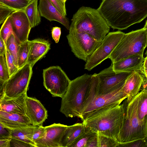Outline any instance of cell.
<instances>
[{"label":"cell","instance_id":"obj_3","mask_svg":"<svg viewBox=\"0 0 147 147\" xmlns=\"http://www.w3.org/2000/svg\"><path fill=\"white\" fill-rule=\"evenodd\" d=\"M92 76L84 74L71 80L61 98L60 109L66 117H80L91 88Z\"/></svg>","mask_w":147,"mask_h":147},{"label":"cell","instance_id":"obj_4","mask_svg":"<svg viewBox=\"0 0 147 147\" xmlns=\"http://www.w3.org/2000/svg\"><path fill=\"white\" fill-rule=\"evenodd\" d=\"M69 32H84L98 41L109 32L110 27L97 9L82 6L74 14Z\"/></svg>","mask_w":147,"mask_h":147},{"label":"cell","instance_id":"obj_39","mask_svg":"<svg viewBox=\"0 0 147 147\" xmlns=\"http://www.w3.org/2000/svg\"><path fill=\"white\" fill-rule=\"evenodd\" d=\"M11 147H32V145L22 140L11 138L10 141Z\"/></svg>","mask_w":147,"mask_h":147},{"label":"cell","instance_id":"obj_44","mask_svg":"<svg viewBox=\"0 0 147 147\" xmlns=\"http://www.w3.org/2000/svg\"><path fill=\"white\" fill-rule=\"evenodd\" d=\"M144 58V60L142 67V74L147 79V55Z\"/></svg>","mask_w":147,"mask_h":147},{"label":"cell","instance_id":"obj_19","mask_svg":"<svg viewBox=\"0 0 147 147\" xmlns=\"http://www.w3.org/2000/svg\"><path fill=\"white\" fill-rule=\"evenodd\" d=\"M50 49V44L45 40L38 38L30 40V49L27 64L33 67L39 60L42 58Z\"/></svg>","mask_w":147,"mask_h":147},{"label":"cell","instance_id":"obj_45","mask_svg":"<svg viewBox=\"0 0 147 147\" xmlns=\"http://www.w3.org/2000/svg\"><path fill=\"white\" fill-rule=\"evenodd\" d=\"M140 90L147 91V79L145 76L140 88Z\"/></svg>","mask_w":147,"mask_h":147},{"label":"cell","instance_id":"obj_48","mask_svg":"<svg viewBox=\"0 0 147 147\" xmlns=\"http://www.w3.org/2000/svg\"><path fill=\"white\" fill-rule=\"evenodd\" d=\"M63 2L65 3L67 0H62Z\"/></svg>","mask_w":147,"mask_h":147},{"label":"cell","instance_id":"obj_33","mask_svg":"<svg viewBox=\"0 0 147 147\" xmlns=\"http://www.w3.org/2000/svg\"><path fill=\"white\" fill-rule=\"evenodd\" d=\"M98 134L99 147H117L118 142L115 140Z\"/></svg>","mask_w":147,"mask_h":147},{"label":"cell","instance_id":"obj_36","mask_svg":"<svg viewBox=\"0 0 147 147\" xmlns=\"http://www.w3.org/2000/svg\"><path fill=\"white\" fill-rule=\"evenodd\" d=\"M46 131L45 127H43L42 125L37 126L32 137V141L35 144L37 141L44 137Z\"/></svg>","mask_w":147,"mask_h":147},{"label":"cell","instance_id":"obj_35","mask_svg":"<svg viewBox=\"0 0 147 147\" xmlns=\"http://www.w3.org/2000/svg\"><path fill=\"white\" fill-rule=\"evenodd\" d=\"M6 57L10 76L16 72L19 68L15 64L13 58L6 49Z\"/></svg>","mask_w":147,"mask_h":147},{"label":"cell","instance_id":"obj_25","mask_svg":"<svg viewBox=\"0 0 147 147\" xmlns=\"http://www.w3.org/2000/svg\"><path fill=\"white\" fill-rule=\"evenodd\" d=\"M137 115L141 121L147 122V91L142 90L136 95Z\"/></svg>","mask_w":147,"mask_h":147},{"label":"cell","instance_id":"obj_29","mask_svg":"<svg viewBox=\"0 0 147 147\" xmlns=\"http://www.w3.org/2000/svg\"><path fill=\"white\" fill-rule=\"evenodd\" d=\"M13 32L11 24V14L9 15L2 25L0 30V36L1 37L5 43L8 38Z\"/></svg>","mask_w":147,"mask_h":147},{"label":"cell","instance_id":"obj_12","mask_svg":"<svg viewBox=\"0 0 147 147\" xmlns=\"http://www.w3.org/2000/svg\"><path fill=\"white\" fill-rule=\"evenodd\" d=\"M132 72H116L112 63L109 67L97 74L98 83L96 94L102 95L111 92L125 81Z\"/></svg>","mask_w":147,"mask_h":147},{"label":"cell","instance_id":"obj_20","mask_svg":"<svg viewBox=\"0 0 147 147\" xmlns=\"http://www.w3.org/2000/svg\"><path fill=\"white\" fill-rule=\"evenodd\" d=\"M0 123L11 129L31 125L29 118L25 114L9 113L0 110Z\"/></svg>","mask_w":147,"mask_h":147},{"label":"cell","instance_id":"obj_41","mask_svg":"<svg viewBox=\"0 0 147 147\" xmlns=\"http://www.w3.org/2000/svg\"><path fill=\"white\" fill-rule=\"evenodd\" d=\"M99 147L98 133L87 143L86 147Z\"/></svg>","mask_w":147,"mask_h":147},{"label":"cell","instance_id":"obj_27","mask_svg":"<svg viewBox=\"0 0 147 147\" xmlns=\"http://www.w3.org/2000/svg\"><path fill=\"white\" fill-rule=\"evenodd\" d=\"M5 45L6 49L11 56L15 64L18 68V55L20 44L17 42L13 34H11L8 38Z\"/></svg>","mask_w":147,"mask_h":147},{"label":"cell","instance_id":"obj_21","mask_svg":"<svg viewBox=\"0 0 147 147\" xmlns=\"http://www.w3.org/2000/svg\"><path fill=\"white\" fill-rule=\"evenodd\" d=\"M139 72H133L126 79L122 91L127 96L126 101H130L139 92L144 76Z\"/></svg>","mask_w":147,"mask_h":147},{"label":"cell","instance_id":"obj_17","mask_svg":"<svg viewBox=\"0 0 147 147\" xmlns=\"http://www.w3.org/2000/svg\"><path fill=\"white\" fill-rule=\"evenodd\" d=\"M144 60L143 54L133 56L112 63L113 68L117 72L136 71L142 74V67Z\"/></svg>","mask_w":147,"mask_h":147},{"label":"cell","instance_id":"obj_6","mask_svg":"<svg viewBox=\"0 0 147 147\" xmlns=\"http://www.w3.org/2000/svg\"><path fill=\"white\" fill-rule=\"evenodd\" d=\"M125 80L111 92L104 95H98L96 92L98 83V78L97 74H93L91 88L80 117L81 120L83 121L88 115L94 111L113 104H120L127 98V96L122 91Z\"/></svg>","mask_w":147,"mask_h":147},{"label":"cell","instance_id":"obj_16","mask_svg":"<svg viewBox=\"0 0 147 147\" xmlns=\"http://www.w3.org/2000/svg\"><path fill=\"white\" fill-rule=\"evenodd\" d=\"M38 8L41 16L51 22H57L69 30L70 25L68 19L59 12L50 0H39Z\"/></svg>","mask_w":147,"mask_h":147},{"label":"cell","instance_id":"obj_47","mask_svg":"<svg viewBox=\"0 0 147 147\" xmlns=\"http://www.w3.org/2000/svg\"><path fill=\"white\" fill-rule=\"evenodd\" d=\"M146 47H147V30H146Z\"/></svg>","mask_w":147,"mask_h":147},{"label":"cell","instance_id":"obj_34","mask_svg":"<svg viewBox=\"0 0 147 147\" xmlns=\"http://www.w3.org/2000/svg\"><path fill=\"white\" fill-rule=\"evenodd\" d=\"M16 11L0 3V24H3L9 15Z\"/></svg>","mask_w":147,"mask_h":147},{"label":"cell","instance_id":"obj_26","mask_svg":"<svg viewBox=\"0 0 147 147\" xmlns=\"http://www.w3.org/2000/svg\"><path fill=\"white\" fill-rule=\"evenodd\" d=\"M97 133L85 126L84 132L70 147H86L88 142Z\"/></svg>","mask_w":147,"mask_h":147},{"label":"cell","instance_id":"obj_9","mask_svg":"<svg viewBox=\"0 0 147 147\" xmlns=\"http://www.w3.org/2000/svg\"><path fill=\"white\" fill-rule=\"evenodd\" d=\"M66 37L74 55L78 59L86 62L102 41L98 40L84 32H69Z\"/></svg>","mask_w":147,"mask_h":147},{"label":"cell","instance_id":"obj_10","mask_svg":"<svg viewBox=\"0 0 147 147\" xmlns=\"http://www.w3.org/2000/svg\"><path fill=\"white\" fill-rule=\"evenodd\" d=\"M43 84L53 97L62 98L71 80L59 66H52L43 69Z\"/></svg>","mask_w":147,"mask_h":147},{"label":"cell","instance_id":"obj_8","mask_svg":"<svg viewBox=\"0 0 147 147\" xmlns=\"http://www.w3.org/2000/svg\"><path fill=\"white\" fill-rule=\"evenodd\" d=\"M32 68L27 64L19 68L4 83H0V98H16L27 92L32 74Z\"/></svg>","mask_w":147,"mask_h":147},{"label":"cell","instance_id":"obj_30","mask_svg":"<svg viewBox=\"0 0 147 147\" xmlns=\"http://www.w3.org/2000/svg\"><path fill=\"white\" fill-rule=\"evenodd\" d=\"M31 0H0V3L16 11L23 10Z\"/></svg>","mask_w":147,"mask_h":147},{"label":"cell","instance_id":"obj_14","mask_svg":"<svg viewBox=\"0 0 147 147\" xmlns=\"http://www.w3.org/2000/svg\"><path fill=\"white\" fill-rule=\"evenodd\" d=\"M26 115L30 119L31 125H42L47 119V111L39 100L27 96L26 98Z\"/></svg>","mask_w":147,"mask_h":147},{"label":"cell","instance_id":"obj_13","mask_svg":"<svg viewBox=\"0 0 147 147\" xmlns=\"http://www.w3.org/2000/svg\"><path fill=\"white\" fill-rule=\"evenodd\" d=\"M11 24L13 34L17 42L20 44L28 40L32 28L24 10H18L11 14Z\"/></svg>","mask_w":147,"mask_h":147},{"label":"cell","instance_id":"obj_38","mask_svg":"<svg viewBox=\"0 0 147 147\" xmlns=\"http://www.w3.org/2000/svg\"><path fill=\"white\" fill-rule=\"evenodd\" d=\"M11 138L10 129L0 123V139Z\"/></svg>","mask_w":147,"mask_h":147},{"label":"cell","instance_id":"obj_37","mask_svg":"<svg viewBox=\"0 0 147 147\" xmlns=\"http://www.w3.org/2000/svg\"><path fill=\"white\" fill-rule=\"evenodd\" d=\"M52 3L64 16L67 15L65 3L62 0H50Z\"/></svg>","mask_w":147,"mask_h":147},{"label":"cell","instance_id":"obj_24","mask_svg":"<svg viewBox=\"0 0 147 147\" xmlns=\"http://www.w3.org/2000/svg\"><path fill=\"white\" fill-rule=\"evenodd\" d=\"M38 0H31L23 10L32 28L38 26L41 22L40 15L38 6Z\"/></svg>","mask_w":147,"mask_h":147},{"label":"cell","instance_id":"obj_1","mask_svg":"<svg viewBox=\"0 0 147 147\" xmlns=\"http://www.w3.org/2000/svg\"><path fill=\"white\" fill-rule=\"evenodd\" d=\"M97 9L110 27L123 30L147 17V0H102Z\"/></svg>","mask_w":147,"mask_h":147},{"label":"cell","instance_id":"obj_32","mask_svg":"<svg viewBox=\"0 0 147 147\" xmlns=\"http://www.w3.org/2000/svg\"><path fill=\"white\" fill-rule=\"evenodd\" d=\"M117 147H147V136L127 142L118 143Z\"/></svg>","mask_w":147,"mask_h":147},{"label":"cell","instance_id":"obj_28","mask_svg":"<svg viewBox=\"0 0 147 147\" xmlns=\"http://www.w3.org/2000/svg\"><path fill=\"white\" fill-rule=\"evenodd\" d=\"M30 49V40H28L20 44L18 55V65L20 68L26 64Z\"/></svg>","mask_w":147,"mask_h":147},{"label":"cell","instance_id":"obj_22","mask_svg":"<svg viewBox=\"0 0 147 147\" xmlns=\"http://www.w3.org/2000/svg\"><path fill=\"white\" fill-rule=\"evenodd\" d=\"M85 128L83 123L67 126L61 139V147H70L84 132Z\"/></svg>","mask_w":147,"mask_h":147},{"label":"cell","instance_id":"obj_43","mask_svg":"<svg viewBox=\"0 0 147 147\" xmlns=\"http://www.w3.org/2000/svg\"><path fill=\"white\" fill-rule=\"evenodd\" d=\"M11 139H0V147H10Z\"/></svg>","mask_w":147,"mask_h":147},{"label":"cell","instance_id":"obj_46","mask_svg":"<svg viewBox=\"0 0 147 147\" xmlns=\"http://www.w3.org/2000/svg\"><path fill=\"white\" fill-rule=\"evenodd\" d=\"M144 28L146 29L147 30V20L146 21L145 24Z\"/></svg>","mask_w":147,"mask_h":147},{"label":"cell","instance_id":"obj_23","mask_svg":"<svg viewBox=\"0 0 147 147\" xmlns=\"http://www.w3.org/2000/svg\"><path fill=\"white\" fill-rule=\"evenodd\" d=\"M37 126L31 125L15 129H10L11 138L22 140L34 147H36L32 141V137Z\"/></svg>","mask_w":147,"mask_h":147},{"label":"cell","instance_id":"obj_40","mask_svg":"<svg viewBox=\"0 0 147 147\" xmlns=\"http://www.w3.org/2000/svg\"><path fill=\"white\" fill-rule=\"evenodd\" d=\"M61 33V28L58 27L53 28L51 30L52 36L56 43L59 41Z\"/></svg>","mask_w":147,"mask_h":147},{"label":"cell","instance_id":"obj_49","mask_svg":"<svg viewBox=\"0 0 147 147\" xmlns=\"http://www.w3.org/2000/svg\"><path fill=\"white\" fill-rule=\"evenodd\" d=\"M145 54L146 55H147V50H146V51L145 53Z\"/></svg>","mask_w":147,"mask_h":147},{"label":"cell","instance_id":"obj_7","mask_svg":"<svg viewBox=\"0 0 147 147\" xmlns=\"http://www.w3.org/2000/svg\"><path fill=\"white\" fill-rule=\"evenodd\" d=\"M146 30L144 28L125 33L108 59L112 63L143 54L146 48Z\"/></svg>","mask_w":147,"mask_h":147},{"label":"cell","instance_id":"obj_42","mask_svg":"<svg viewBox=\"0 0 147 147\" xmlns=\"http://www.w3.org/2000/svg\"><path fill=\"white\" fill-rule=\"evenodd\" d=\"M6 48L5 42L0 36V55H6Z\"/></svg>","mask_w":147,"mask_h":147},{"label":"cell","instance_id":"obj_18","mask_svg":"<svg viewBox=\"0 0 147 147\" xmlns=\"http://www.w3.org/2000/svg\"><path fill=\"white\" fill-rule=\"evenodd\" d=\"M26 92L16 98H0V110L9 113L26 115Z\"/></svg>","mask_w":147,"mask_h":147},{"label":"cell","instance_id":"obj_31","mask_svg":"<svg viewBox=\"0 0 147 147\" xmlns=\"http://www.w3.org/2000/svg\"><path fill=\"white\" fill-rule=\"evenodd\" d=\"M10 77L6 55H0V81L4 83Z\"/></svg>","mask_w":147,"mask_h":147},{"label":"cell","instance_id":"obj_5","mask_svg":"<svg viewBox=\"0 0 147 147\" xmlns=\"http://www.w3.org/2000/svg\"><path fill=\"white\" fill-rule=\"evenodd\" d=\"M123 104L124 114L117 141L125 143L147 136V122L140 121L137 116L136 95L130 101L126 100Z\"/></svg>","mask_w":147,"mask_h":147},{"label":"cell","instance_id":"obj_2","mask_svg":"<svg viewBox=\"0 0 147 147\" xmlns=\"http://www.w3.org/2000/svg\"><path fill=\"white\" fill-rule=\"evenodd\" d=\"M124 114L123 103L113 104L90 113L82 123L86 127L94 131L117 140Z\"/></svg>","mask_w":147,"mask_h":147},{"label":"cell","instance_id":"obj_15","mask_svg":"<svg viewBox=\"0 0 147 147\" xmlns=\"http://www.w3.org/2000/svg\"><path fill=\"white\" fill-rule=\"evenodd\" d=\"M67 125L60 123H54L45 126L46 135L37 141L36 147H61V140Z\"/></svg>","mask_w":147,"mask_h":147},{"label":"cell","instance_id":"obj_11","mask_svg":"<svg viewBox=\"0 0 147 147\" xmlns=\"http://www.w3.org/2000/svg\"><path fill=\"white\" fill-rule=\"evenodd\" d=\"M124 34L120 30L109 32L86 62L84 69L90 71L108 59Z\"/></svg>","mask_w":147,"mask_h":147}]
</instances>
